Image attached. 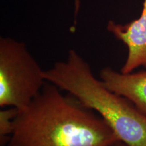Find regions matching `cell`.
<instances>
[{"label":"cell","instance_id":"cell-1","mask_svg":"<svg viewBox=\"0 0 146 146\" xmlns=\"http://www.w3.org/2000/svg\"><path fill=\"white\" fill-rule=\"evenodd\" d=\"M119 140L96 112L46 82L18 110L8 143L14 146H108Z\"/></svg>","mask_w":146,"mask_h":146},{"label":"cell","instance_id":"cell-2","mask_svg":"<svg viewBox=\"0 0 146 146\" xmlns=\"http://www.w3.org/2000/svg\"><path fill=\"white\" fill-rule=\"evenodd\" d=\"M44 76L46 81L96 112L120 141L128 146H146L145 115L95 77L90 65L75 50L69 51L64 61L44 70Z\"/></svg>","mask_w":146,"mask_h":146},{"label":"cell","instance_id":"cell-3","mask_svg":"<svg viewBox=\"0 0 146 146\" xmlns=\"http://www.w3.org/2000/svg\"><path fill=\"white\" fill-rule=\"evenodd\" d=\"M44 70L25 43L0 39V106L18 110L31 102L46 83Z\"/></svg>","mask_w":146,"mask_h":146},{"label":"cell","instance_id":"cell-4","mask_svg":"<svg viewBox=\"0 0 146 146\" xmlns=\"http://www.w3.org/2000/svg\"><path fill=\"white\" fill-rule=\"evenodd\" d=\"M107 30L128 48L127 60L120 72L127 74L139 66L146 68V0H143V9L138 19L124 25L110 21Z\"/></svg>","mask_w":146,"mask_h":146},{"label":"cell","instance_id":"cell-5","mask_svg":"<svg viewBox=\"0 0 146 146\" xmlns=\"http://www.w3.org/2000/svg\"><path fill=\"white\" fill-rule=\"evenodd\" d=\"M100 77L107 88L125 97L146 116V70L125 74L105 67Z\"/></svg>","mask_w":146,"mask_h":146},{"label":"cell","instance_id":"cell-6","mask_svg":"<svg viewBox=\"0 0 146 146\" xmlns=\"http://www.w3.org/2000/svg\"><path fill=\"white\" fill-rule=\"evenodd\" d=\"M18 113L16 108L10 107L0 111V138L1 143H5V140L10 141L8 137H11L14 128V120Z\"/></svg>","mask_w":146,"mask_h":146},{"label":"cell","instance_id":"cell-7","mask_svg":"<svg viewBox=\"0 0 146 146\" xmlns=\"http://www.w3.org/2000/svg\"><path fill=\"white\" fill-rule=\"evenodd\" d=\"M74 3V21L76 22V18L77 17L80 10V7H81V0H73Z\"/></svg>","mask_w":146,"mask_h":146},{"label":"cell","instance_id":"cell-8","mask_svg":"<svg viewBox=\"0 0 146 146\" xmlns=\"http://www.w3.org/2000/svg\"><path fill=\"white\" fill-rule=\"evenodd\" d=\"M108 146H128L127 144H125L124 142L120 141V140H118V141H116L114 143H111L110 145Z\"/></svg>","mask_w":146,"mask_h":146},{"label":"cell","instance_id":"cell-9","mask_svg":"<svg viewBox=\"0 0 146 146\" xmlns=\"http://www.w3.org/2000/svg\"><path fill=\"white\" fill-rule=\"evenodd\" d=\"M8 146H14V145H11V144L8 143Z\"/></svg>","mask_w":146,"mask_h":146}]
</instances>
